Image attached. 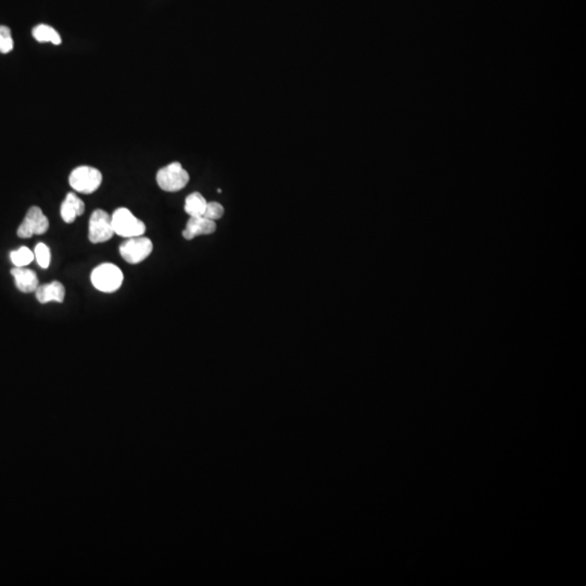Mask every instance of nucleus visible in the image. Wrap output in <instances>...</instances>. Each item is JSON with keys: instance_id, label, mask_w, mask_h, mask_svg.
<instances>
[{"instance_id": "3", "label": "nucleus", "mask_w": 586, "mask_h": 586, "mask_svg": "<svg viewBox=\"0 0 586 586\" xmlns=\"http://www.w3.org/2000/svg\"><path fill=\"white\" fill-rule=\"evenodd\" d=\"M188 172L179 162H173L159 170L156 183L166 192H177L184 189L189 183Z\"/></svg>"}, {"instance_id": "9", "label": "nucleus", "mask_w": 586, "mask_h": 586, "mask_svg": "<svg viewBox=\"0 0 586 586\" xmlns=\"http://www.w3.org/2000/svg\"><path fill=\"white\" fill-rule=\"evenodd\" d=\"M85 203L77 194L69 192L60 208L62 219L68 224L74 222L77 216L84 214Z\"/></svg>"}, {"instance_id": "16", "label": "nucleus", "mask_w": 586, "mask_h": 586, "mask_svg": "<svg viewBox=\"0 0 586 586\" xmlns=\"http://www.w3.org/2000/svg\"><path fill=\"white\" fill-rule=\"evenodd\" d=\"M13 49V39L10 28L0 26V54H9Z\"/></svg>"}, {"instance_id": "8", "label": "nucleus", "mask_w": 586, "mask_h": 586, "mask_svg": "<svg viewBox=\"0 0 586 586\" xmlns=\"http://www.w3.org/2000/svg\"><path fill=\"white\" fill-rule=\"evenodd\" d=\"M216 230L214 221L204 216L190 217L187 222L186 230L183 232V237L186 240H192L199 236L211 234Z\"/></svg>"}, {"instance_id": "5", "label": "nucleus", "mask_w": 586, "mask_h": 586, "mask_svg": "<svg viewBox=\"0 0 586 586\" xmlns=\"http://www.w3.org/2000/svg\"><path fill=\"white\" fill-rule=\"evenodd\" d=\"M153 250L152 241L149 238L132 237L120 245V254L130 264H139L151 254Z\"/></svg>"}, {"instance_id": "14", "label": "nucleus", "mask_w": 586, "mask_h": 586, "mask_svg": "<svg viewBox=\"0 0 586 586\" xmlns=\"http://www.w3.org/2000/svg\"><path fill=\"white\" fill-rule=\"evenodd\" d=\"M11 262L17 266V267H24L33 262L35 259V255L32 252L28 247H22L17 251H12L10 253Z\"/></svg>"}, {"instance_id": "12", "label": "nucleus", "mask_w": 586, "mask_h": 586, "mask_svg": "<svg viewBox=\"0 0 586 586\" xmlns=\"http://www.w3.org/2000/svg\"><path fill=\"white\" fill-rule=\"evenodd\" d=\"M207 204V200L200 192H192L186 198L185 211L190 217L203 216Z\"/></svg>"}, {"instance_id": "17", "label": "nucleus", "mask_w": 586, "mask_h": 586, "mask_svg": "<svg viewBox=\"0 0 586 586\" xmlns=\"http://www.w3.org/2000/svg\"><path fill=\"white\" fill-rule=\"evenodd\" d=\"M224 212V207L219 202H208L203 216L215 222L217 219H222Z\"/></svg>"}, {"instance_id": "2", "label": "nucleus", "mask_w": 586, "mask_h": 586, "mask_svg": "<svg viewBox=\"0 0 586 586\" xmlns=\"http://www.w3.org/2000/svg\"><path fill=\"white\" fill-rule=\"evenodd\" d=\"M111 223H112L114 234H119L121 237H139L145 232V223L138 219L126 208L115 210L114 213L111 215Z\"/></svg>"}, {"instance_id": "15", "label": "nucleus", "mask_w": 586, "mask_h": 586, "mask_svg": "<svg viewBox=\"0 0 586 586\" xmlns=\"http://www.w3.org/2000/svg\"><path fill=\"white\" fill-rule=\"evenodd\" d=\"M36 261L41 268H48L51 262L50 249L45 243H39L34 251Z\"/></svg>"}, {"instance_id": "1", "label": "nucleus", "mask_w": 586, "mask_h": 586, "mask_svg": "<svg viewBox=\"0 0 586 586\" xmlns=\"http://www.w3.org/2000/svg\"><path fill=\"white\" fill-rule=\"evenodd\" d=\"M123 273L114 264L105 263L92 270L90 281L97 290L112 293L119 290L123 283Z\"/></svg>"}, {"instance_id": "13", "label": "nucleus", "mask_w": 586, "mask_h": 586, "mask_svg": "<svg viewBox=\"0 0 586 586\" xmlns=\"http://www.w3.org/2000/svg\"><path fill=\"white\" fill-rule=\"evenodd\" d=\"M32 35L39 43H51L54 45L61 43V36L51 26L46 24H39L32 31Z\"/></svg>"}, {"instance_id": "11", "label": "nucleus", "mask_w": 586, "mask_h": 586, "mask_svg": "<svg viewBox=\"0 0 586 586\" xmlns=\"http://www.w3.org/2000/svg\"><path fill=\"white\" fill-rule=\"evenodd\" d=\"M11 275L14 278L17 288L24 293L34 292L39 287V278L35 272L23 267H16L11 270Z\"/></svg>"}, {"instance_id": "6", "label": "nucleus", "mask_w": 586, "mask_h": 586, "mask_svg": "<svg viewBox=\"0 0 586 586\" xmlns=\"http://www.w3.org/2000/svg\"><path fill=\"white\" fill-rule=\"evenodd\" d=\"M114 234L111 216L103 210H96L92 212L90 219V232L88 238L94 245L109 241Z\"/></svg>"}, {"instance_id": "7", "label": "nucleus", "mask_w": 586, "mask_h": 586, "mask_svg": "<svg viewBox=\"0 0 586 586\" xmlns=\"http://www.w3.org/2000/svg\"><path fill=\"white\" fill-rule=\"evenodd\" d=\"M48 230L49 221L46 215L43 214L41 208L32 207L19 226L17 234L20 238H31L34 234H43Z\"/></svg>"}, {"instance_id": "10", "label": "nucleus", "mask_w": 586, "mask_h": 586, "mask_svg": "<svg viewBox=\"0 0 586 586\" xmlns=\"http://www.w3.org/2000/svg\"><path fill=\"white\" fill-rule=\"evenodd\" d=\"M36 299L39 303L46 304L48 302L54 301L62 303L65 296V289L63 285L59 281H52L46 285H39L36 289Z\"/></svg>"}, {"instance_id": "4", "label": "nucleus", "mask_w": 586, "mask_h": 586, "mask_svg": "<svg viewBox=\"0 0 586 586\" xmlns=\"http://www.w3.org/2000/svg\"><path fill=\"white\" fill-rule=\"evenodd\" d=\"M70 186L81 194H94L102 183V174L92 166H79L74 168L69 177Z\"/></svg>"}]
</instances>
